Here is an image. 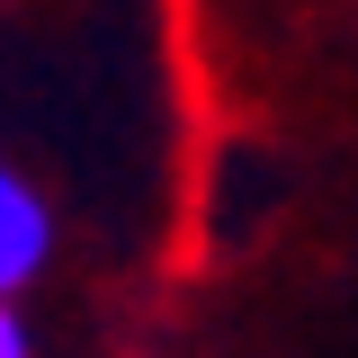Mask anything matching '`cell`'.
I'll use <instances>...</instances> for the list:
<instances>
[{
    "mask_svg": "<svg viewBox=\"0 0 358 358\" xmlns=\"http://www.w3.org/2000/svg\"><path fill=\"white\" fill-rule=\"evenodd\" d=\"M54 260V206L27 171L0 162V296H27Z\"/></svg>",
    "mask_w": 358,
    "mask_h": 358,
    "instance_id": "6da1fadb",
    "label": "cell"
},
{
    "mask_svg": "<svg viewBox=\"0 0 358 358\" xmlns=\"http://www.w3.org/2000/svg\"><path fill=\"white\" fill-rule=\"evenodd\" d=\"M0 358H27V322H18V296H0Z\"/></svg>",
    "mask_w": 358,
    "mask_h": 358,
    "instance_id": "7a4b0ae2",
    "label": "cell"
}]
</instances>
